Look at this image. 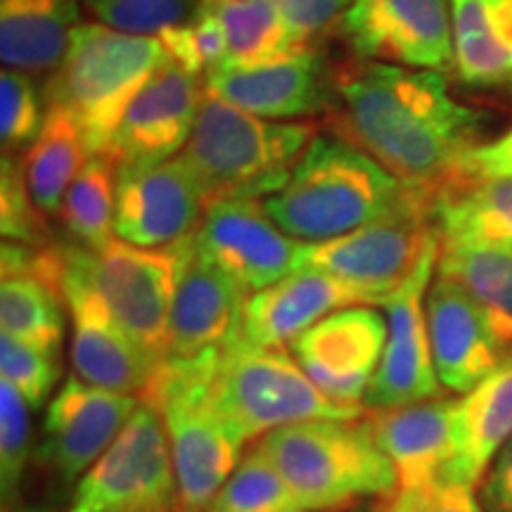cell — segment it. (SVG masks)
Here are the masks:
<instances>
[{
  "label": "cell",
  "instance_id": "24",
  "mask_svg": "<svg viewBox=\"0 0 512 512\" xmlns=\"http://www.w3.org/2000/svg\"><path fill=\"white\" fill-rule=\"evenodd\" d=\"M512 439V351L484 377L477 387L463 394L453 420V463L446 479L470 486L482 484L491 460Z\"/></svg>",
  "mask_w": 512,
  "mask_h": 512
},
{
  "label": "cell",
  "instance_id": "40",
  "mask_svg": "<svg viewBox=\"0 0 512 512\" xmlns=\"http://www.w3.org/2000/svg\"><path fill=\"white\" fill-rule=\"evenodd\" d=\"M285 24L306 46H311L313 36L330 27L351 5V0H271Z\"/></svg>",
  "mask_w": 512,
  "mask_h": 512
},
{
  "label": "cell",
  "instance_id": "17",
  "mask_svg": "<svg viewBox=\"0 0 512 512\" xmlns=\"http://www.w3.org/2000/svg\"><path fill=\"white\" fill-rule=\"evenodd\" d=\"M387 335V318L380 311L349 306L294 339L290 351L325 396L342 406L363 408Z\"/></svg>",
  "mask_w": 512,
  "mask_h": 512
},
{
  "label": "cell",
  "instance_id": "46",
  "mask_svg": "<svg viewBox=\"0 0 512 512\" xmlns=\"http://www.w3.org/2000/svg\"><path fill=\"white\" fill-rule=\"evenodd\" d=\"M17 512H48V510H43V508H24V510H17Z\"/></svg>",
  "mask_w": 512,
  "mask_h": 512
},
{
  "label": "cell",
  "instance_id": "34",
  "mask_svg": "<svg viewBox=\"0 0 512 512\" xmlns=\"http://www.w3.org/2000/svg\"><path fill=\"white\" fill-rule=\"evenodd\" d=\"M29 403L10 382L0 380V486L3 508L17 505L31 458Z\"/></svg>",
  "mask_w": 512,
  "mask_h": 512
},
{
  "label": "cell",
  "instance_id": "8",
  "mask_svg": "<svg viewBox=\"0 0 512 512\" xmlns=\"http://www.w3.org/2000/svg\"><path fill=\"white\" fill-rule=\"evenodd\" d=\"M434 188L408 183L392 211L342 238L306 242L302 268H318L384 304L389 294L411 278L422 256L439 242L432 221Z\"/></svg>",
  "mask_w": 512,
  "mask_h": 512
},
{
  "label": "cell",
  "instance_id": "27",
  "mask_svg": "<svg viewBox=\"0 0 512 512\" xmlns=\"http://www.w3.org/2000/svg\"><path fill=\"white\" fill-rule=\"evenodd\" d=\"M453 72L467 86H512V0H451Z\"/></svg>",
  "mask_w": 512,
  "mask_h": 512
},
{
  "label": "cell",
  "instance_id": "9",
  "mask_svg": "<svg viewBox=\"0 0 512 512\" xmlns=\"http://www.w3.org/2000/svg\"><path fill=\"white\" fill-rule=\"evenodd\" d=\"M62 256L91 285L119 328L145 354L164 361L181 247L143 249L114 238L102 249L62 245Z\"/></svg>",
  "mask_w": 512,
  "mask_h": 512
},
{
  "label": "cell",
  "instance_id": "16",
  "mask_svg": "<svg viewBox=\"0 0 512 512\" xmlns=\"http://www.w3.org/2000/svg\"><path fill=\"white\" fill-rule=\"evenodd\" d=\"M138 406V396L107 392L69 375L48 403L38 460L60 484H79Z\"/></svg>",
  "mask_w": 512,
  "mask_h": 512
},
{
  "label": "cell",
  "instance_id": "36",
  "mask_svg": "<svg viewBox=\"0 0 512 512\" xmlns=\"http://www.w3.org/2000/svg\"><path fill=\"white\" fill-rule=\"evenodd\" d=\"M159 41L164 46L166 60L195 76L216 72L228 57V34L223 22L204 5H200L190 22L164 31Z\"/></svg>",
  "mask_w": 512,
  "mask_h": 512
},
{
  "label": "cell",
  "instance_id": "4",
  "mask_svg": "<svg viewBox=\"0 0 512 512\" xmlns=\"http://www.w3.org/2000/svg\"><path fill=\"white\" fill-rule=\"evenodd\" d=\"M366 418V415H363ZM306 512H347L389 501L399 477L366 420H304L256 441Z\"/></svg>",
  "mask_w": 512,
  "mask_h": 512
},
{
  "label": "cell",
  "instance_id": "23",
  "mask_svg": "<svg viewBox=\"0 0 512 512\" xmlns=\"http://www.w3.org/2000/svg\"><path fill=\"white\" fill-rule=\"evenodd\" d=\"M375 306L368 294L318 268H299L266 290L249 294L240 337L256 347L287 349L306 330L349 306Z\"/></svg>",
  "mask_w": 512,
  "mask_h": 512
},
{
  "label": "cell",
  "instance_id": "28",
  "mask_svg": "<svg viewBox=\"0 0 512 512\" xmlns=\"http://www.w3.org/2000/svg\"><path fill=\"white\" fill-rule=\"evenodd\" d=\"M88 159L91 150L79 121L64 107L48 102L41 133L22 159L29 192L46 219L60 216L64 197Z\"/></svg>",
  "mask_w": 512,
  "mask_h": 512
},
{
  "label": "cell",
  "instance_id": "2",
  "mask_svg": "<svg viewBox=\"0 0 512 512\" xmlns=\"http://www.w3.org/2000/svg\"><path fill=\"white\" fill-rule=\"evenodd\" d=\"M408 183L339 136H316L264 209L299 242H325L392 211Z\"/></svg>",
  "mask_w": 512,
  "mask_h": 512
},
{
  "label": "cell",
  "instance_id": "31",
  "mask_svg": "<svg viewBox=\"0 0 512 512\" xmlns=\"http://www.w3.org/2000/svg\"><path fill=\"white\" fill-rule=\"evenodd\" d=\"M64 306L60 292L34 273H8L0 283V330L62 356Z\"/></svg>",
  "mask_w": 512,
  "mask_h": 512
},
{
  "label": "cell",
  "instance_id": "13",
  "mask_svg": "<svg viewBox=\"0 0 512 512\" xmlns=\"http://www.w3.org/2000/svg\"><path fill=\"white\" fill-rule=\"evenodd\" d=\"M192 245L249 297L299 271L306 242L280 230L261 200H221L204 209Z\"/></svg>",
  "mask_w": 512,
  "mask_h": 512
},
{
  "label": "cell",
  "instance_id": "22",
  "mask_svg": "<svg viewBox=\"0 0 512 512\" xmlns=\"http://www.w3.org/2000/svg\"><path fill=\"white\" fill-rule=\"evenodd\" d=\"M427 325L437 377L451 396L477 387L505 356L479 304L444 275L427 292Z\"/></svg>",
  "mask_w": 512,
  "mask_h": 512
},
{
  "label": "cell",
  "instance_id": "41",
  "mask_svg": "<svg viewBox=\"0 0 512 512\" xmlns=\"http://www.w3.org/2000/svg\"><path fill=\"white\" fill-rule=\"evenodd\" d=\"M491 178H512V126L503 136L479 143L475 150L467 152L448 181H491Z\"/></svg>",
  "mask_w": 512,
  "mask_h": 512
},
{
  "label": "cell",
  "instance_id": "1",
  "mask_svg": "<svg viewBox=\"0 0 512 512\" xmlns=\"http://www.w3.org/2000/svg\"><path fill=\"white\" fill-rule=\"evenodd\" d=\"M335 136L356 145L389 174L437 188L479 145L484 119L448 93L432 69L370 62L342 76L332 95Z\"/></svg>",
  "mask_w": 512,
  "mask_h": 512
},
{
  "label": "cell",
  "instance_id": "38",
  "mask_svg": "<svg viewBox=\"0 0 512 512\" xmlns=\"http://www.w3.org/2000/svg\"><path fill=\"white\" fill-rule=\"evenodd\" d=\"M0 375L27 399L31 408H41L46 399H53L60 382L62 356L0 332Z\"/></svg>",
  "mask_w": 512,
  "mask_h": 512
},
{
  "label": "cell",
  "instance_id": "11",
  "mask_svg": "<svg viewBox=\"0 0 512 512\" xmlns=\"http://www.w3.org/2000/svg\"><path fill=\"white\" fill-rule=\"evenodd\" d=\"M439 247V242H434L411 278L384 299L382 306L387 309L389 335L380 366L363 399L366 413L448 394L434 368L430 325H427V292L437 275Z\"/></svg>",
  "mask_w": 512,
  "mask_h": 512
},
{
  "label": "cell",
  "instance_id": "18",
  "mask_svg": "<svg viewBox=\"0 0 512 512\" xmlns=\"http://www.w3.org/2000/svg\"><path fill=\"white\" fill-rule=\"evenodd\" d=\"M178 247L181 266L169 316L166 358L216 354L240 335L247 294L197 252L192 238Z\"/></svg>",
  "mask_w": 512,
  "mask_h": 512
},
{
  "label": "cell",
  "instance_id": "10",
  "mask_svg": "<svg viewBox=\"0 0 512 512\" xmlns=\"http://www.w3.org/2000/svg\"><path fill=\"white\" fill-rule=\"evenodd\" d=\"M178 505L162 413L140 401L119 437L76 484L69 512H143Z\"/></svg>",
  "mask_w": 512,
  "mask_h": 512
},
{
  "label": "cell",
  "instance_id": "25",
  "mask_svg": "<svg viewBox=\"0 0 512 512\" xmlns=\"http://www.w3.org/2000/svg\"><path fill=\"white\" fill-rule=\"evenodd\" d=\"M76 27L79 0H0L3 69L53 74Z\"/></svg>",
  "mask_w": 512,
  "mask_h": 512
},
{
  "label": "cell",
  "instance_id": "44",
  "mask_svg": "<svg viewBox=\"0 0 512 512\" xmlns=\"http://www.w3.org/2000/svg\"><path fill=\"white\" fill-rule=\"evenodd\" d=\"M375 510L377 512H415L411 501H408V498L401 496V494H396L394 498H389V501L375 503Z\"/></svg>",
  "mask_w": 512,
  "mask_h": 512
},
{
  "label": "cell",
  "instance_id": "39",
  "mask_svg": "<svg viewBox=\"0 0 512 512\" xmlns=\"http://www.w3.org/2000/svg\"><path fill=\"white\" fill-rule=\"evenodd\" d=\"M46 112L31 74L3 69L0 76V143L3 155H17L31 147L41 133Z\"/></svg>",
  "mask_w": 512,
  "mask_h": 512
},
{
  "label": "cell",
  "instance_id": "12",
  "mask_svg": "<svg viewBox=\"0 0 512 512\" xmlns=\"http://www.w3.org/2000/svg\"><path fill=\"white\" fill-rule=\"evenodd\" d=\"M60 292L72 325L69 361L81 382L93 384L107 392L138 396L140 401L157 380L162 361H155L119 328L102 299L64 264L62 245H57V278Z\"/></svg>",
  "mask_w": 512,
  "mask_h": 512
},
{
  "label": "cell",
  "instance_id": "20",
  "mask_svg": "<svg viewBox=\"0 0 512 512\" xmlns=\"http://www.w3.org/2000/svg\"><path fill=\"white\" fill-rule=\"evenodd\" d=\"M209 93L254 117L290 121L325 112L332 105V79L323 55L313 48L252 67L207 74Z\"/></svg>",
  "mask_w": 512,
  "mask_h": 512
},
{
  "label": "cell",
  "instance_id": "29",
  "mask_svg": "<svg viewBox=\"0 0 512 512\" xmlns=\"http://www.w3.org/2000/svg\"><path fill=\"white\" fill-rule=\"evenodd\" d=\"M437 275L458 283L484 311L503 354L512 351V249L439 242Z\"/></svg>",
  "mask_w": 512,
  "mask_h": 512
},
{
  "label": "cell",
  "instance_id": "45",
  "mask_svg": "<svg viewBox=\"0 0 512 512\" xmlns=\"http://www.w3.org/2000/svg\"><path fill=\"white\" fill-rule=\"evenodd\" d=\"M143 512H185L181 505H162V508H152V510H143Z\"/></svg>",
  "mask_w": 512,
  "mask_h": 512
},
{
  "label": "cell",
  "instance_id": "30",
  "mask_svg": "<svg viewBox=\"0 0 512 512\" xmlns=\"http://www.w3.org/2000/svg\"><path fill=\"white\" fill-rule=\"evenodd\" d=\"M202 5L221 19L228 34V57L219 69L252 67L311 48L287 27L271 0H202Z\"/></svg>",
  "mask_w": 512,
  "mask_h": 512
},
{
  "label": "cell",
  "instance_id": "47",
  "mask_svg": "<svg viewBox=\"0 0 512 512\" xmlns=\"http://www.w3.org/2000/svg\"><path fill=\"white\" fill-rule=\"evenodd\" d=\"M358 512H377V510H375V505H373V508H370V510H358Z\"/></svg>",
  "mask_w": 512,
  "mask_h": 512
},
{
  "label": "cell",
  "instance_id": "7",
  "mask_svg": "<svg viewBox=\"0 0 512 512\" xmlns=\"http://www.w3.org/2000/svg\"><path fill=\"white\" fill-rule=\"evenodd\" d=\"M216 354L164 358L145 403L162 413L174 458L178 505L207 512L242 460V448L223 425L211 396Z\"/></svg>",
  "mask_w": 512,
  "mask_h": 512
},
{
  "label": "cell",
  "instance_id": "35",
  "mask_svg": "<svg viewBox=\"0 0 512 512\" xmlns=\"http://www.w3.org/2000/svg\"><path fill=\"white\" fill-rule=\"evenodd\" d=\"M100 24L136 36L159 38L190 22L202 0H81Z\"/></svg>",
  "mask_w": 512,
  "mask_h": 512
},
{
  "label": "cell",
  "instance_id": "5",
  "mask_svg": "<svg viewBox=\"0 0 512 512\" xmlns=\"http://www.w3.org/2000/svg\"><path fill=\"white\" fill-rule=\"evenodd\" d=\"M164 62L159 38L126 34L100 22L79 24L50 76L46 100L72 112L91 155H110L128 105Z\"/></svg>",
  "mask_w": 512,
  "mask_h": 512
},
{
  "label": "cell",
  "instance_id": "37",
  "mask_svg": "<svg viewBox=\"0 0 512 512\" xmlns=\"http://www.w3.org/2000/svg\"><path fill=\"white\" fill-rule=\"evenodd\" d=\"M0 230L5 242L29 247L48 245L46 216L31 197L24 162L17 155H3L0 162Z\"/></svg>",
  "mask_w": 512,
  "mask_h": 512
},
{
  "label": "cell",
  "instance_id": "3",
  "mask_svg": "<svg viewBox=\"0 0 512 512\" xmlns=\"http://www.w3.org/2000/svg\"><path fill=\"white\" fill-rule=\"evenodd\" d=\"M313 138L306 121L254 117L207 91L181 157L204 207L221 200H266L287 183Z\"/></svg>",
  "mask_w": 512,
  "mask_h": 512
},
{
  "label": "cell",
  "instance_id": "19",
  "mask_svg": "<svg viewBox=\"0 0 512 512\" xmlns=\"http://www.w3.org/2000/svg\"><path fill=\"white\" fill-rule=\"evenodd\" d=\"M204 93L200 76L166 60L128 105L114 133L110 155L119 164H159L174 159L195 131Z\"/></svg>",
  "mask_w": 512,
  "mask_h": 512
},
{
  "label": "cell",
  "instance_id": "33",
  "mask_svg": "<svg viewBox=\"0 0 512 512\" xmlns=\"http://www.w3.org/2000/svg\"><path fill=\"white\" fill-rule=\"evenodd\" d=\"M207 512H306L273 460L252 446Z\"/></svg>",
  "mask_w": 512,
  "mask_h": 512
},
{
  "label": "cell",
  "instance_id": "42",
  "mask_svg": "<svg viewBox=\"0 0 512 512\" xmlns=\"http://www.w3.org/2000/svg\"><path fill=\"white\" fill-rule=\"evenodd\" d=\"M401 496L411 501L415 512H486L477 486L451 482V479L432 484L430 489L418 491V494Z\"/></svg>",
  "mask_w": 512,
  "mask_h": 512
},
{
  "label": "cell",
  "instance_id": "26",
  "mask_svg": "<svg viewBox=\"0 0 512 512\" xmlns=\"http://www.w3.org/2000/svg\"><path fill=\"white\" fill-rule=\"evenodd\" d=\"M432 221L439 242L512 249V178L437 185Z\"/></svg>",
  "mask_w": 512,
  "mask_h": 512
},
{
  "label": "cell",
  "instance_id": "21",
  "mask_svg": "<svg viewBox=\"0 0 512 512\" xmlns=\"http://www.w3.org/2000/svg\"><path fill=\"white\" fill-rule=\"evenodd\" d=\"M456 406L458 399L446 394L439 399L366 413L377 446L399 477V494H418L446 479L456 451Z\"/></svg>",
  "mask_w": 512,
  "mask_h": 512
},
{
  "label": "cell",
  "instance_id": "43",
  "mask_svg": "<svg viewBox=\"0 0 512 512\" xmlns=\"http://www.w3.org/2000/svg\"><path fill=\"white\" fill-rule=\"evenodd\" d=\"M479 498L486 512H512V439L491 460L479 484Z\"/></svg>",
  "mask_w": 512,
  "mask_h": 512
},
{
  "label": "cell",
  "instance_id": "6",
  "mask_svg": "<svg viewBox=\"0 0 512 512\" xmlns=\"http://www.w3.org/2000/svg\"><path fill=\"white\" fill-rule=\"evenodd\" d=\"M211 396L242 448L294 422L366 415V408L342 406L320 392L287 349L256 347L240 335L216 356Z\"/></svg>",
  "mask_w": 512,
  "mask_h": 512
},
{
  "label": "cell",
  "instance_id": "32",
  "mask_svg": "<svg viewBox=\"0 0 512 512\" xmlns=\"http://www.w3.org/2000/svg\"><path fill=\"white\" fill-rule=\"evenodd\" d=\"M119 162L112 155H91L62 202L60 219L81 247L102 249L114 235Z\"/></svg>",
  "mask_w": 512,
  "mask_h": 512
},
{
  "label": "cell",
  "instance_id": "14",
  "mask_svg": "<svg viewBox=\"0 0 512 512\" xmlns=\"http://www.w3.org/2000/svg\"><path fill=\"white\" fill-rule=\"evenodd\" d=\"M342 31L363 60L441 74L456 64L451 0H351Z\"/></svg>",
  "mask_w": 512,
  "mask_h": 512
},
{
  "label": "cell",
  "instance_id": "15",
  "mask_svg": "<svg viewBox=\"0 0 512 512\" xmlns=\"http://www.w3.org/2000/svg\"><path fill=\"white\" fill-rule=\"evenodd\" d=\"M202 192L183 157L159 164H119L114 235L143 249H169L195 235Z\"/></svg>",
  "mask_w": 512,
  "mask_h": 512
}]
</instances>
